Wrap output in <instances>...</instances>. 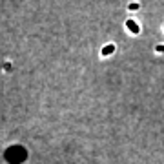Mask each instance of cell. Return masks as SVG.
Instances as JSON below:
<instances>
[{"mask_svg": "<svg viewBox=\"0 0 164 164\" xmlns=\"http://www.w3.org/2000/svg\"><path fill=\"white\" fill-rule=\"evenodd\" d=\"M139 9H140L139 2H130V4H128V11H139Z\"/></svg>", "mask_w": 164, "mask_h": 164, "instance_id": "cell-4", "label": "cell"}, {"mask_svg": "<svg viewBox=\"0 0 164 164\" xmlns=\"http://www.w3.org/2000/svg\"><path fill=\"white\" fill-rule=\"evenodd\" d=\"M0 69H2V73H11V71H13V62H11V60H4Z\"/></svg>", "mask_w": 164, "mask_h": 164, "instance_id": "cell-3", "label": "cell"}, {"mask_svg": "<svg viewBox=\"0 0 164 164\" xmlns=\"http://www.w3.org/2000/svg\"><path fill=\"white\" fill-rule=\"evenodd\" d=\"M115 49H117V46H115V44H106V46L102 48L100 55H102V57H109V55H113V53H115Z\"/></svg>", "mask_w": 164, "mask_h": 164, "instance_id": "cell-2", "label": "cell"}, {"mask_svg": "<svg viewBox=\"0 0 164 164\" xmlns=\"http://www.w3.org/2000/svg\"><path fill=\"white\" fill-rule=\"evenodd\" d=\"M124 26H126V29H128L131 35H139V33H140V26H139V22H137L135 18H126Z\"/></svg>", "mask_w": 164, "mask_h": 164, "instance_id": "cell-1", "label": "cell"}]
</instances>
